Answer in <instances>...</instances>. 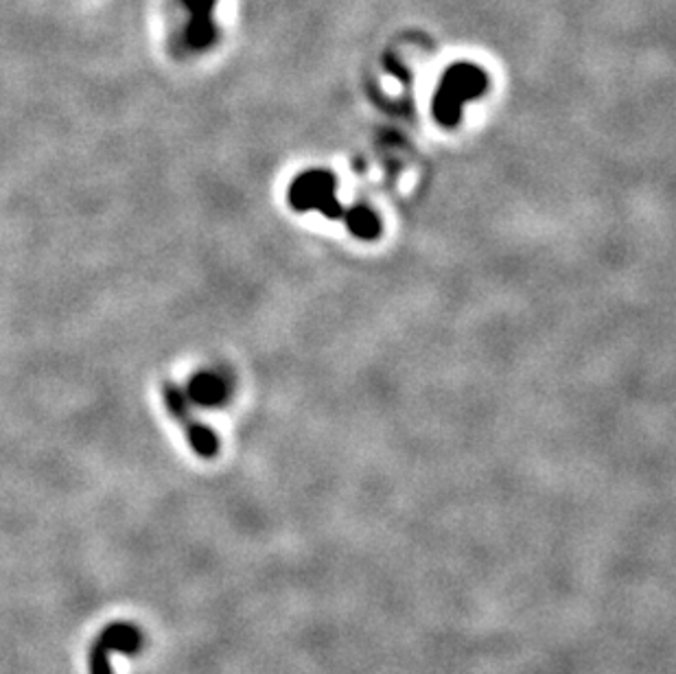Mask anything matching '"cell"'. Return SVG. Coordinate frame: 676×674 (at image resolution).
<instances>
[{
    "mask_svg": "<svg viewBox=\"0 0 676 674\" xmlns=\"http://www.w3.org/2000/svg\"><path fill=\"white\" fill-rule=\"evenodd\" d=\"M489 77L473 64L451 66L433 97V117L442 128H455L462 115V106L486 93Z\"/></svg>",
    "mask_w": 676,
    "mask_h": 674,
    "instance_id": "6da1fadb",
    "label": "cell"
},
{
    "mask_svg": "<svg viewBox=\"0 0 676 674\" xmlns=\"http://www.w3.org/2000/svg\"><path fill=\"white\" fill-rule=\"evenodd\" d=\"M162 404L167 414L178 422V427L184 431L189 447L202 458V460H213L219 453V438L217 434L206 427L195 414H193V404L186 397V391L180 388L173 382H164L162 388Z\"/></svg>",
    "mask_w": 676,
    "mask_h": 674,
    "instance_id": "7a4b0ae2",
    "label": "cell"
},
{
    "mask_svg": "<svg viewBox=\"0 0 676 674\" xmlns=\"http://www.w3.org/2000/svg\"><path fill=\"white\" fill-rule=\"evenodd\" d=\"M289 204L296 211H320L329 220L344 217L346 208L335 197V180L326 171H304L289 186Z\"/></svg>",
    "mask_w": 676,
    "mask_h": 674,
    "instance_id": "3957f363",
    "label": "cell"
},
{
    "mask_svg": "<svg viewBox=\"0 0 676 674\" xmlns=\"http://www.w3.org/2000/svg\"><path fill=\"white\" fill-rule=\"evenodd\" d=\"M189 20L182 31V42L189 51H206L217 42V24L213 18L217 0H180Z\"/></svg>",
    "mask_w": 676,
    "mask_h": 674,
    "instance_id": "277c9868",
    "label": "cell"
},
{
    "mask_svg": "<svg viewBox=\"0 0 676 674\" xmlns=\"http://www.w3.org/2000/svg\"><path fill=\"white\" fill-rule=\"evenodd\" d=\"M106 653L135 657L144 646L142 631L132 622H112L95 640Z\"/></svg>",
    "mask_w": 676,
    "mask_h": 674,
    "instance_id": "5b68a950",
    "label": "cell"
},
{
    "mask_svg": "<svg viewBox=\"0 0 676 674\" xmlns=\"http://www.w3.org/2000/svg\"><path fill=\"white\" fill-rule=\"evenodd\" d=\"M186 397L191 399V404L202 405V407H217L230 397V384H228L224 373L204 371V373H197L191 379V384L186 388Z\"/></svg>",
    "mask_w": 676,
    "mask_h": 674,
    "instance_id": "8992f818",
    "label": "cell"
},
{
    "mask_svg": "<svg viewBox=\"0 0 676 674\" xmlns=\"http://www.w3.org/2000/svg\"><path fill=\"white\" fill-rule=\"evenodd\" d=\"M342 222L360 239L373 242V239H377L382 235V220L371 208H366V206L346 208Z\"/></svg>",
    "mask_w": 676,
    "mask_h": 674,
    "instance_id": "52a82bcc",
    "label": "cell"
}]
</instances>
